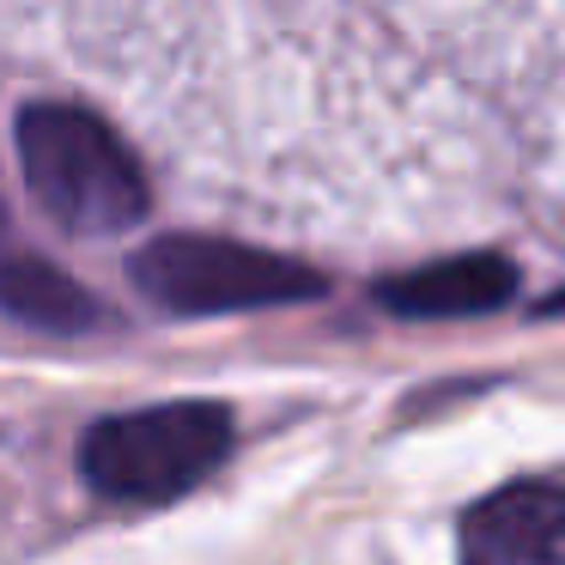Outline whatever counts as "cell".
Masks as SVG:
<instances>
[{"mask_svg": "<svg viewBox=\"0 0 565 565\" xmlns=\"http://www.w3.org/2000/svg\"><path fill=\"white\" fill-rule=\"evenodd\" d=\"M19 171L25 189L62 232L74 237H110L147 220V171L79 104H31L19 110Z\"/></svg>", "mask_w": 565, "mask_h": 565, "instance_id": "1", "label": "cell"}, {"mask_svg": "<svg viewBox=\"0 0 565 565\" xmlns=\"http://www.w3.org/2000/svg\"><path fill=\"white\" fill-rule=\"evenodd\" d=\"M128 274L171 317H232V310H274V305H298V298H322L317 268L201 232L152 237L147 249H135Z\"/></svg>", "mask_w": 565, "mask_h": 565, "instance_id": "3", "label": "cell"}, {"mask_svg": "<svg viewBox=\"0 0 565 565\" xmlns=\"http://www.w3.org/2000/svg\"><path fill=\"white\" fill-rule=\"evenodd\" d=\"M232 456V414L220 402H159L110 414L79 438V475L110 504H171Z\"/></svg>", "mask_w": 565, "mask_h": 565, "instance_id": "2", "label": "cell"}, {"mask_svg": "<svg viewBox=\"0 0 565 565\" xmlns=\"http://www.w3.org/2000/svg\"><path fill=\"white\" fill-rule=\"evenodd\" d=\"M511 292H516L511 262L492 256V249H475V256H450V262H431V268L383 280L377 305L395 310V317L438 322V317H487V310H499Z\"/></svg>", "mask_w": 565, "mask_h": 565, "instance_id": "5", "label": "cell"}, {"mask_svg": "<svg viewBox=\"0 0 565 565\" xmlns=\"http://www.w3.org/2000/svg\"><path fill=\"white\" fill-rule=\"evenodd\" d=\"M462 565H565V487L511 480L462 511Z\"/></svg>", "mask_w": 565, "mask_h": 565, "instance_id": "4", "label": "cell"}, {"mask_svg": "<svg viewBox=\"0 0 565 565\" xmlns=\"http://www.w3.org/2000/svg\"><path fill=\"white\" fill-rule=\"evenodd\" d=\"M0 310L50 334H79L98 322V298L43 256H0Z\"/></svg>", "mask_w": 565, "mask_h": 565, "instance_id": "6", "label": "cell"}, {"mask_svg": "<svg viewBox=\"0 0 565 565\" xmlns=\"http://www.w3.org/2000/svg\"><path fill=\"white\" fill-rule=\"evenodd\" d=\"M541 310H565V292H553V298H547V305H541Z\"/></svg>", "mask_w": 565, "mask_h": 565, "instance_id": "7", "label": "cell"}]
</instances>
